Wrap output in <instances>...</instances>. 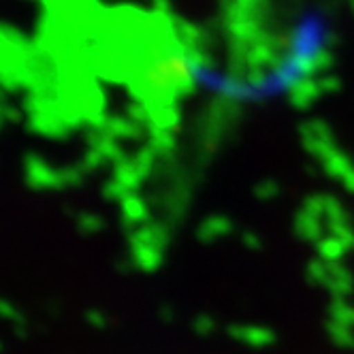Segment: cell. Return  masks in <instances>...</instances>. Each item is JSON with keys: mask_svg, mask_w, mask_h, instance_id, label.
Instances as JSON below:
<instances>
[]
</instances>
